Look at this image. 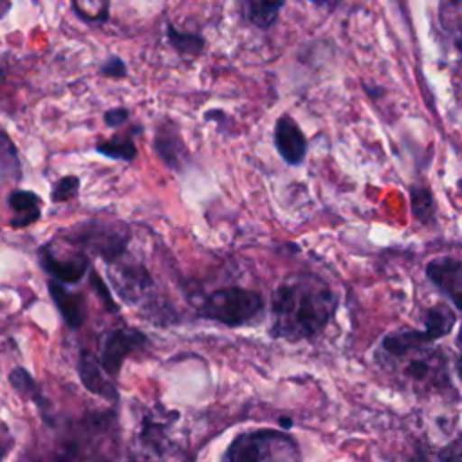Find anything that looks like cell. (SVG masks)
<instances>
[{
	"instance_id": "obj_26",
	"label": "cell",
	"mask_w": 462,
	"mask_h": 462,
	"mask_svg": "<svg viewBox=\"0 0 462 462\" xmlns=\"http://www.w3.org/2000/svg\"><path fill=\"white\" fill-rule=\"evenodd\" d=\"M22 462H78L69 453L61 451L60 448L56 451H43V453H29L22 458Z\"/></svg>"
},
{
	"instance_id": "obj_31",
	"label": "cell",
	"mask_w": 462,
	"mask_h": 462,
	"mask_svg": "<svg viewBox=\"0 0 462 462\" xmlns=\"http://www.w3.org/2000/svg\"><path fill=\"white\" fill-rule=\"evenodd\" d=\"M312 4H318L321 7H336L341 0H310Z\"/></svg>"
},
{
	"instance_id": "obj_28",
	"label": "cell",
	"mask_w": 462,
	"mask_h": 462,
	"mask_svg": "<svg viewBox=\"0 0 462 462\" xmlns=\"http://www.w3.org/2000/svg\"><path fill=\"white\" fill-rule=\"evenodd\" d=\"M90 283H92L94 291L97 292V296L103 300V305L108 309V312H117V309H119L117 303L112 300V294H110L106 283L97 276L96 271H90Z\"/></svg>"
},
{
	"instance_id": "obj_5",
	"label": "cell",
	"mask_w": 462,
	"mask_h": 462,
	"mask_svg": "<svg viewBox=\"0 0 462 462\" xmlns=\"http://www.w3.org/2000/svg\"><path fill=\"white\" fill-rule=\"evenodd\" d=\"M63 240L76 245L88 256L101 258L106 265L126 254L130 244V229L123 222L85 220L61 231Z\"/></svg>"
},
{
	"instance_id": "obj_24",
	"label": "cell",
	"mask_w": 462,
	"mask_h": 462,
	"mask_svg": "<svg viewBox=\"0 0 462 462\" xmlns=\"http://www.w3.org/2000/svg\"><path fill=\"white\" fill-rule=\"evenodd\" d=\"M79 191V177L76 175H63L60 177L51 189V200L52 202H67L72 197H76Z\"/></svg>"
},
{
	"instance_id": "obj_16",
	"label": "cell",
	"mask_w": 462,
	"mask_h": 462,
	"mask_svg": "<svg viewBox=\"0 0 462 462\" xmlns=\"http://www.w3.org/2000/svg\"><path fill=\"white\" fill-rule=\"evenodd\" d=\"M7 206L13 213V217L9 218V226L14 229L32 226L42 217V199L31 189H11V193L7 195Z\"/></svg>"
},
{
	"instance_id": "obj_25",
	"label": "cell",
	"mask_w": 462,
	"mask_h": 462,
	"mask_svg": "<svg viewBox=\"0 0 462 462\" xmlns=\"http://www.w3.org/2000/svg\"><path fill=\"white\" fill-rule=\"evenodd\" d=\"M2 137H4V144H2V177L7 179V175H13L18 180L20 179V161H18L16 148L9 141L7 134H4Z\"/></svg>"
},
{
	"instance_id": "obj_3",
	"label": "cell",
	"mask_w": 462,
	"mask_h": 462,
	"mask_svg": "<svg viewBox=\"0 0 462 462\" xmlns=\"http://www.w3.org/2000/svg\"><path fill=\"white\" fill-rule=\"evenodd\" d=\"M300 444L287 430L254 428L238 433L220 462H298Z\"/></svg>"
},
{
	"instance_id": "obj_12",
	"label": "cell",
	"mask_w": 462,
	"mask_h": 462,
	"mask_svg": "<svg viewBox=\"0 0 462 462\" xmlns=\"http://www.w3.org/2000/svg\"><path fill=\"white\" fill-rule=\"evenodd\" d=\"M7 379H9L11 388H13L18 395L29 399V401L36 406V410H38L40 415H42V420H43L49 428H54L56 422H58V420H56V415H54V406H52V402L45 397V393H43L40 383L32 377V374H29L23 366H13L11 372H9V375H7Z\"/></svg>"
},
{
	"instance_id": "obj_11",
	"label": "cell",
	"mask_w": 462,
	"mask_h": 462,
	"mask_svg": "<svg viewBox=\"0 0 462 462\" xmlns=\"http://www.w3.org/2000/svg\"><path fill=\"white\" fill-rule=\"evenodd\" d=\"M274 148L289 164L298 166L307 155V137L291 114H283L274 123Z\"/></svg>"
},
{
	"instance_id": "obj_2",
	"label": "cell",
	"mask_w": 462,
	"mask_h": 462,
	"mask_svg": "<svg viewBox=\"0 0 462 462\" xmlns=\"http://www.w3.org/2000/svg\"><path fill=\"white\" fill-rule=\"evenodd\" d=\"M177 419L179 411L168 410L162 404L139 411L137 431L121 462H175L177 457H182L170 437V430Z\"/></svg>"
},
{
	"instance_id": "obj_27",
	"label": "cell",
	"mask_w": 462,
	"mask_h": 462,
	"mask_svg": "<svg viewBox=\"0 0 462 462\" xmlns=\"http://www.w3.org/2000/svg\"><path fill=\"white\" fill-rule=\"evenodd\" d=\"M99 72H101L103 76H106V78H116V79L125 78V76L128 74L126 63H125L119 56H108V58L101 63Z\"/></svg>"
},
{
	"instance_id": "obj_8",
	"label": "cell",
	"mask_w": 462,
	"mask_h": 462,
	"mask_svg": "<svg viewBox=\"0 0 462 462\" xmlns=\"http://www.w3.org/2000/svg\"><path fill=\"white\" fill-rule=\"evenodd\" d=\"M40 267L52 278L65 285L79 283L90 271V256L78 249L69 256L58 254L54 244H43L38 247Z\"/></svg>"
},
{
	"instance_id": "obj_13",
	"label": "cell",
	"mask_w": 462,
	"mask_h": 462,
	"mask_svg": "<svg viewBox=\"0 0 462 462\" xmlns=\"http://www.w3.org/2000/svg\"><path fill=\"white\" fill-rule=\"evenodd\" d=\"M47 291H49V296H51L52 303L56 305L58 312L61 314L63 321L74 330L81 328V325L87 319L85 296L81 292L70 291L65 283L52 280V278H49V282H47Z\"/></svg>"
},
{
	"instance_id": "obj_1",
	"label": "cell",
	"mask_w": 462,
	"mask_h": 462,
	"mask_svg": "<svg viewBox=\"0 0 462 462\" xmlns=\"http://www.w3.org/2000/svg\"><path fill=\"white\" fill-rule=\"evenodd\" d=\"M339 307L337 292L314 273L283 278L271 296V336L298 343L319 336Z\"/></svg>"
},
{
	"instance_id": "obj_7",
	"label": "cell",
	"mask_w": 462,
	"mask_h": 462,
	"mask_svg": "<svg viewBox=\"0 0 462 462\" xmlns=\"http://www.w3.org/2000/svg\"><path fill=\"white\" fill-rule=\"evenodd\" d=\"M106 274L116 294L128 305H141L155 287V282L146 265L137 260L126 258V254L108 263Z\"/></svg>"
},
{
	"instance_id": "obj_32",
	"label": "cell",
	"mask_w": 462,
	"mask_h": 462,
	"mask_svg": "<svg viewBox=\"0 0 462 462\" xmlns=\"http://www.w3.org/2000/svg\"><path fill=\"white\" fill-rule=\"evenodd\" d=\"M278 424L282 426V430H291L292 428V419L291 417H280Z\"/></svg>"
},
{
	"instance_id": "obj_20",
	"label": "cell",
	"mask_w": 462,
	"mask_h": 462,
	"mask_svg": "<svg viewBox=\"0 0 462 462\" xmlns=\"http://www.w3.org/2000/svg\"><path fill=\"white\" fill-rule=\"evenodd\" d=\"M96 152L108 157V159H117V161H134L137 155V148L134 144L132 134L125 135H114L106 141H101L96 144Z\"/></svg>"
},
{
	"instance_id": "obj_18",
	"label": "cell",
	"mask_w": 462,
	"mask_h": 462,
	"mask_svg": "<svg viewBox=\"0 0 462 462\" xmlns=\"http://www.w3.org/2000/svg\"><path fill=\"white\" fill-rule=\"evenodd\" d=\"M242 16L258 29H267L278 18L285 0H236Z\"/></svg>"
},
{
	"instance_id": "obj_34",
	"label": "cell",
	"mask_w": 462,
	"mask_h": 462,
	"mask_svg": "<svg viewBox=\"0 0 462 462\" xmlns=\"http://www.w3.org/2000/svg\"><path fill=\"white\" fill-rule=\"evenodd\" d=\"M455 368H457V374H458V377L462 379V352L458 354V357H457V361H455Z\"/></svg>"
},
{
	"instance_id": "obj_4",
	"label": "cell",
	"mask_w": 462,
	"mask_h": 462,
	"mask_svg": "<svg viewBox=\"0 0 462 462\" xmlns=\"http://www.w3.org/2000/svg\"><path fill=\"white\" fill-rule=\"evenodd\" d=\"M265 307L262 292L247 287H218L204 296L197 314L226 327H244L262 316Z\"/></svg>"
},
{
	"instance_id": "obj_33",
	"label": "cell",
	"mask_w": 462,
	"mask_h": 462,
	"mask_svg": "<svg viewBox=\"0 0 462 462\" xmlns=\"http://www.w3.org/2000/svg\"><path fill=\"white\" fill-rule=\"evenodd\" d=\"M408 462H428V458H426V455H424L422 451H417V453H413V455L410 457Z\"/></svg>"
},
{
	"instance_id": "obj_22",
	"label": "cell",
	"mask_w": 462,
	"mask_h": 462,
	"mask_svg": "<svg viewBox=\"0 0 462 462\" xmlns=\"http://www.w3.org/2000/svg\"><path fill=\"white\" fill-rule=\"evenodd\" d=\"M410 204L411 213L417 220L422 224H428L435 217V202L431 197V191L424 186H411L410 188Z\"/></svg>"
},
{
	"instance_id": "obj_9",
	"label": "cell",
	"mask_w": 462,
	"mask_h": 462,
	"mask_svg": "<svg viewBox=\"0 0 462 462\" xmlns=\"http://www.w3.org/2000/svg\"><path fill=\"white\" fill-rule=\"evenodd\" d=\"M426 276L458 310H462V260L451 256L433 258L426 263Z\"/></svg>"
},
{
	"instance_id": "obj_14",
	"label": "cell",
	"mask_w": 462,
	"mask_h": 462,
	"mask_svg": "<svg viewBox=\"0 0 462 462\" xmlns=\"http://www.w3.org/2000/svg\"><path fill=\"white\" fill-rule=\"evenodd\" d=\"M153 150L170 170H184L188 162V148L173 123H162L161 126H157L153 137Z\"/></svg>"
},
{
	"instance_id": "obj_6",
	"label": "cell",
	"mask_w": 462,
	"mask_h": 462,
	"mask_svg": "<svg viewBox=\"0 0 462 462\" xmlns=\"http://www.w3.org/2000/svg\"><path fill=\"white\" fill-rule=\"evenodd\" d=\"M150 345V339L144 332L130 327L108 328L99 337L97 359L105 372L117 379L125 359L135 352H143Z\"/></svg>"
},
{
	"instance_id": "obj_19",
	"label": "cell",
	"mask_w": 462,
	"mask_h": 462,
	"mask_svg": "<svg viewBox=\"0 0 462 462\" xmlns=\"http://www.w3.org/2000/svg\"><path fill=\"white\" fill-rule=\"evenodd\" d=\"M455 323H457L455 312L444 303H437L424 312V330L430 334L433 341L448 336L453 330Z\"/></svg>"
},
{
	"instance_id": "obj_17",
	"label": "cell",
	"mask_w": 462,
	"mask_h": 462,
	"mask_svg": "<svg viewBox=\"0 0 462 462\" xmlns=\"http://www.w3.org/2000/svg\"><path fill=\"white\" fill-rule=\"evenodd\" d=\"M437 354L439 352L431 354V350L426 348L422 352L408 356L410 359L406 361L402 374L415 383H439L440 374L446 375V368L444 365H440L442 357H439ZM440 381L446 383V379H440Z\"/></svg>"
},
{
	"instance_id": "obj_30",
	"label": "cell",
	"mask_w": 462,
	"mask_h": 462,
	"mask_svg": "<svg viewBox=\"0 0 462 462\" xmlns=\"http://www.w3.org/2000/svg\"><path fill=\"white\" fill-rule=\"evenodd\" d=\"M130 117V112L128 108L125 106H116V108H110L103 114V119H105V125L110 126V128H119L123 126Z\"/></svg>"
},
{
	"instance_id": "obj_35",
	"label": "cell",
	"mask_w": 462,
	"mask_h": 462,
	"mask_svg": "<svg viewBox=\"0 0 462 462\" xmlns=\"http://www.w3.org/2000/svg\"><path fill=\"white\" fill-rule=\"evenodd\" d=\"M451 2H455V4H460V2H462V0H451Z\"/></svg>"
},
{
	"instance_id": "obj_23",
	"label": "cell",
	"mask_w": 462,
	"mask_h": 462,
	"mask_svg": "<svg viewBox=\"0 0 462 462\" xmlns=\"http://www.w3.org/2000/svg\"><path fill=\"white\" fill-rule=\"evenodd\" d=\"M74 13L90 23H101L108 18L110 0H70Z\"/></svg>"
},
{
	"instance_id": "obj_15",
	"label": "cell",
	"mask_w": 462,
	"mask_h": 462,
	"mask_svg": "<svg viewBox=\"0 0 462 462\" xmlns=\"http://www.w3.org/2000/svg\"><path fill=\"white\" fill-rule=\"evenodd\" d=\"M433 339L426 330H417V328H401L386 334L381 341V348L386 352L390 357H408L411 354L422 352L430 348Z\"/></svg>"
},
{
	"instance_id": "obj_10",
	"label": "cell",
	"mask_w": 462,
	"mask_h": 462,
	"mask_svg": "<svg viewBox=\"0 0 462 462\" xmlns=\"http://www.w3.org/2000/svg\"><path fill=\"white\" fill-rule=\"evenodd\" d=\"M76 372H78L81 384L90 393L103 397L110 402L119 401V392H117V386L114 384V379L105 372V368L101 366V363L94 352L85 350V348L79 350Z\"/></svg>"
},
{
	"instance_id": "obj_21",
	"label": "cell",
	"mask_w": 462,
	"mask_h": 462,
	"mask_svg": "<svg viewBox=\"0 0 462 462\" xmlns=\"http://www.w3.org/2000/svg\"><path fill=\"white\" fill-rule=\"evenodd\" d=\"M166 36H168V42L171 43V47L180 54L199 56L204 49V38L202 36H199L195 32H182L177 27H173L171 23L166 25Z\"/></svg>"
},
{
	"instance_id": "obj_29",
	"label": "cell",
	"mask_w": 462,
	"mask_h": 462,
	"mask_svg": "<svg viewBox=\"0 0 462 462\" xmlns=\"http://www.w3.org/2000/svg\"><path fill=\"white\" fill-rule=\"evenodd\" d=\"M440 462H462V435L444 446L439 453Z\"/></svg>"
}]
</instances>
